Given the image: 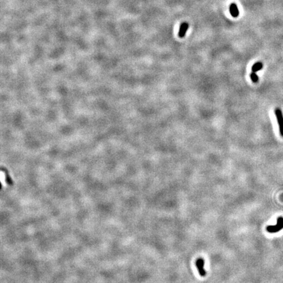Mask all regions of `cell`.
<instances>
[{"mask_svg": "<svg viewBox=\"0 0 283 283\" xmlns=\"http://www.w3.org/2000/svg\"><path fill=\"white\" fill-rule=\"evenodd\" d=\"M229 11L231 14V16L234 18H237L239 15V11L237 7V6L235 3H231L229 6Z\"/></svg>", "mask_w": 283, "mask_h": 283, "instance_id": "cell-4", "label": "cell"}, {"mask_svg": "<svg viewBox=\"0 0 283 283\" xmlns=\"http://www.w3.org/2000/svg\"><path fill=\"white\" fill-rule=\"evenodd\" d=\"M250 79L252 80V81L253 83H256L258 82V80H259V77H258V75L256 74V72H251V74L250 75Z\"/></svg>", "mask_w": 283, "mask_h": 283, "instance_id": "cell-7", "label": "cell"}, {"mask_svg": "<svg viewBox=\"0 0 283 283\" xmlns=\"http://www.w3.org/2000/svg\"><path fill=\"white\" fill-rule=\"evenodd\" d=\"M282 229H283V218L279 217L278 218L277 223L275 226H267L266 229L268 232L274 233H277L281 231Z\"/></svg>", "mask_w": 283, "mask_h": 283, "instance_id": "cell-1", "label": "cell"}, {"mask_svg": "<svg viewBox=\"0 0 283 283\" xmlns=\"http://www.w3.org/2000/svg\"><path fill=\"white\" fill-rule=\"evenodd\" d=\"M189 28V24L187 22H184L181 24L180 27V30L178 32V36L180 38H182L185 36V33Z\"/></svg>", "mask_w": 283, "mask_h": 283, "instance_id": "cell-5", "label": "cell"}, {"mask_svg": "<svg viewBox=\"0 0 283 283\" xmlns=\"http://www.w3.org/2000/svg\"><path fill=\"white\" fill-rule=\"evenodd\" d=\"M204 261L202 259V258H199V259H198L196 261V266L198 269V271L200 275L202 277H204L207 274L206 271L204 270Z\"/></svg>", "mask_w": 283, "mask_h": 283, "instance_id": "cell-3", "label": "cell"}, {"mask_svg": "<svg viewBox=\"0 0 283 283\" xmlns=\"http://www.w3.org/2000/svg\"><path fill=\"white\" fill-rule=\"evenodd\" d=\"M275 114L277 120V123L279 124L280 134L282 136H283V114L281 110L279 108L275 109Z\"/></svg>", "mask_w": 283, "mask_h": 283, "instance_id": "cell-2", "label": "cell"}, {"mask_svg": "<svg viewBox=\"0 0 283 283\" xmlns=\"http://www.w3.org/2000/svg\"><path fill=\"white\" fill-rule=\"evenodd\" d=\"M263 67V63L261 62H257L252 66V71L253 72H257L261 70Z\"/></svg>", "mask_w": 283, "mask_h": 283, "instance_id": "cell-6", "label": "cell"}]
</instances>
